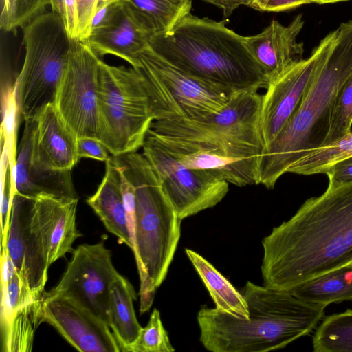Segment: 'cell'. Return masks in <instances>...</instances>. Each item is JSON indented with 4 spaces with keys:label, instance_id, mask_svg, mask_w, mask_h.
I'll use <instances>...</instances> for the list:
<instances>
[{
    "label": "cell",
    "instance_id": "6da1fadb",
    "mask_svg": "<svg viewBox=\"0 0 352 352\" xmlns=\"http://www.w3.org/2000/svg\"><path fill=\"white\" fill-rule=\"evenodd\" d=\"M262 245L263 285L277 290L352 263V182L306 200Z\"/></svg>",
    "mask_w": 352,
    "mask_h": 352
},
{
    "label": "cell",
    "instance_id": "7a4b0ae2",
    "mask_svg": "<svg viewBox=\"0 0 352 352\" xmlns=\"http://www.w3.org/2000/svg\"><path fill=\"white\" fill-rule=\"evenodd\" d=\"M248 319L203 306L197 319L200 342L212 352H263L283 349L310 334L327 305L304 301L290 291L248 281L241 290Z\"/></svg>",
    "mask_w": 352,
    "mask_h": 352
},
{
    "label": "cell",
    "instance_id": "3957f363",
    "mask_svg": "<svg viewBox=\"0 0 352 352\" xmlns=\"http://www.w3.org/2000/svg\"><path fill=\"white\" fill-rule=\"evenodd\" d=\"M135 190L124 201L128 228L140 276V311L151 307L165 280L181 236V222L160 177L146 157L136 152L111 157Z\"/></svg>",
    "mask_w": 352,
    "mask_h": 352
},
{
    "label": "cell",
    "instance_id": "277c9868",
    "mask_svg": "<svg viewBox=\"0 0 352 352\" xmlns=\"http://www.w3.org/2000/svg\"><path fill=\"white\" fill-rule=\"evenodd\" d=\"M352 74V21L342 23L300 107L259 158L258 184L274 188L302 158L322 147L337 94Z\"/></svg>",
    "mask_w": 352,
    "mask_h": 352
},
{
    "label": "cell",
    "instance_id": "5b68a950",
    "mask_svg": "<svg viewBox=\"0 0 352 352\" xmlns=\"http://www.w3.org/2000/svg\"><path fill=\"white\" fill-rule=\"evenodd\" d=\"M150 47L186 72L234 91L268 85L245 39L217 21L188 14L171 31L150 38Z\"/></svg>",
    "mask_w": 352,
    "mask_h": 352
},
{
    "label": "cell",
    "instance_id": "8992f818",
    "mask_svg": "<svg viewBox=\"0 0 352 352\" xmlns=\"http://www.w3.org/2000/svg\"><path fill=\"white\" fill-rule=\"evenodd\" d=\"M133 67L147 92L153 122L201 120L221 110L237 91L186 72L149 44L137 55Z\"/></svg>",
    "mask_w": 352,
    "mask_h": 352
},
{
    "label": "cell",
    "instance_id": "52a82bcc",
    "mask_svg": "<svg viewBox=\"0 0 352 352\" xmlns=\"http://www.w3.org/2000/svg\"><path fill=\"white\" fill-rule=\"evenodd\" d=\"M23 43L25 57L14 87L19 113L25 121H32L54 103L72 39L60 17L52 11L23 29Z\"/></svg>",
    "mask_w": 352,
    "mask_h": 352
},
{
    "label": "cell",
    "instance_id": "ba28073f",
    "mask_svg": "<svg viewBox=\"0 0 352 352\" xmlns=\"http://www.w3.org/2000/svg\"><path fill=\"white\" fill-rule=\"evenodd\" d=\"M100 140L113 156L143 146L153 122L149 98L138 72L100 60Z\"/></svg>",
    "mask_w": 352,
    "mask_h": 352
},
{
    "label": "cell",
    "instance_id": "9c48e42d",
    "mask_svg": "<svg viewBox=\"0 0 352 352\" xmlns=\"http://www.w3.org/2000/svg\"><path fill=\"white\" fill-rule=\"evenodd\" d=\"M262 95L257 89L236 91L219 111L201 120L154 121L155 133L176 140L222 149L241 157H260Z\"/></svg>",
    "mask_w": 352,
    "mask_h": 352
},
{
    "label": "cell",
    "instance_id": "30bf717a",
    "mask_svg": "<svg viewBox=\"0 0 352 352\" xmlns=\"http://www.w3.org/2000/svg\"><path fill=\"white\" fill-rule=\"evenodd\" d=\"M100 60L87 42L72 39L54 104L78 138L100 140Z\"/></svg>",
    "mask_w": 352,
    "mask_h": 352
},
{
    "label": "cell",
    "instance_id": "8fae6325",
    "mask_svg": "<svg viewBox=\"0 0 352 352\" xmlns=\"http://www.w3.org/2000/svg\"><path fill=\"white\" fill-rule=\"evenodd\" d=\"M143 155L156 170L179 219L215 206L229 191V183L201 170L188 168L148 132Z\"/></svg>",
    "mask_w": 352,
    "mask_h": 352
},
{
    "label": "cell",
    "instance_id": "7c38bea8",
    "mask_svg": "<svg viewBox=\"0 0 352 352\" xmlns=\"http://www.w3.org/2000/svg\"><path fill=\"white\" fill-rule=\"evenodd\" d=\"M120 276L113 264L111 252L103 241L82 244L72 251L56 286L43 295L71 298L109 325L110 288Z\"/></svg>",
    "mask_w": 352,
    "mask_h": 352
},
{
    "label": "cell",
    "instance_id": "4fadbf2b",
    "mask_svg": "<svg viewBox=\"0 0 352 352\" xmlns=\"http://www.w3.org/2000/svg\"><path fill=\"white\" fill-rule=\"evenodd\" d=\"M337 33L338 29L330 32L309 58L294 64L268 84L267 91L262 95L260 117L264 148L279 134L300 107L327 59Z\"/></svg>",
    "mask_w": 352,
    "mask_h": 352
},
{
    "label": "cell",
    "instance_id": "5bb4252c",
    "mask_svg": "<svg viewBox=\"0 0 352 352\" xmlns=\"http://www.w3.org/2000/svg\"><path fill=\"white\" fill-rule=\"evenodd\" d=\"M31 291L42 297L50 267L34 198L14 193L4 246Z\"/></svg>",
    "mask_w": 352,
    "mask_h": 352
},
{
    "label": "cell",
    "instance_id": "9a60e30c",
    "mask_svg": "<svg viewBox=\"0 0 352 352\" xmlns=\"http://www.w3.org/2000/svg\"><path fill=\"white\" fill-rule=\"evenodd\" d=\"M42 319L79 351H121L110 327L71 298L42 295Z\"/></svg>",
    "mask_w": 352,
    "mask_h": 352
},
{
    "label": "cell",
    "instance_id": "2e32d148",
    "mask_svg": "<svg viewBox=\"0 0 352 352\" xmlns=\"http://www.w3.org/2000/svg\"><path fill=\"white\" fill-rule=\"evenodd\" d=\"M149 132L188 168L205 171L240 187L258 185L260 157H241L222 149L162 136L151 129Z\"/></svg>",
    "mask_w": 352,
    "mask_h": 352
},
{
    "label": "cell",
    "instance_id": "e0dca14e",
    "mask_svg": "<svg viewBox=\"0 0 352 352\" xmlns=\"http://www.w3.org/2000/svg\"><path fill=\"white\" fill-rule=\"evenodd\" d=\"M77 140L54 104L50 103L34 120L32 160L47 170H72L80 160Z\"/></svg>",
    "mask_w": 352,
    "mask_h": 352
},
{
    "label": "cell",
    "instance_id": "ac0fdd59",
    "mask_svg": "<svg viewBox=\"0 0 352 352\" xmlns=\"http://www.w3.org/2000/svg\"><path fill=\"white\" fill-rule=\"evenodd\" d=\"M303 25L302 15L298 14L287 25L273 20L261 32L245 36L247 46L268 84L303 59V44L297 41Z\"/></svg>",
    "mask_w": 352,
    "mask_h": 352
},
{
    "label": "cell",
    "instance_id": "d6986e66",
    "mask_svg": "<svg viewBox=\"0 0 352 352\" xmlns=\"http://www.w3.org/2000/svg\"><path fill=\"white\" fill-rule=\"evenodd\" d=\"M34 120L25 121L23 136L16 151L15 166L11 172L14 194L34 198L47 195L63 200L78 199L73 184L72 170L45 169L31 158Z\"/></svg>",
    "mask_w": 352,
    "mask_h": 352
},
{
    "label": "cell",
    "instance_id": "ffe728a7",
    "mask_svg": "<svg viewBox=\"0 0 352 352\" xmlns=\"http://www.w3.org/2000/svg\"><path fill=\"white\" fill-rule=\"evenodd\" d=\"M78 201L63 200L47 195L34 197L50 266L66 253L72 252L74 242L81 236L76 223Z\"/></svg>",
    "mask_w": 352,
    "mask_h": 352
},
{
    "label": "cell",
    "instance_id": "44dd1931",
    "mask_svg": "<svg viewBox=\"0 0 352 352\" xmlns=\"http://www.w3.org/2000/svg\"><path fill=\"white\" fill-rule=\"evenodd\" d=\"M119 3L120 9L113 22L104 29L93 32L86 42L97 56L113 55L133 67L137 55L148 45L151 36Z\"/></svg>",
    "mask_w": 352,
    "mask_h": 352
},
{
    "label": "cell",
    "instance_id": "7402d4cb",
    "mask_svg": "<svg viewBox=\"0 0 352 352\" xmlns=\"http://www.w3.org/2000/svg\"><path fill=\"white\" fill-rule=\"evenodd\" d=\"M103 179L96 192L87 199L106 229L118 237L120 243L132 248L126 212L121 189L119 169L111 158L106 162Z\"/></svg>",
    "mask_w": 352,
    "mask_h": 352
},
{
    "label": "cell",
    "instance_id": "603a6c76",
    "mask_svg": "<svg viewBox=\"0 0 352 352\" xmlns=\"http://www.w3.org/2000/svg\"><path fill=\"white\" fill-rule=\"evenodd\" d=\"M151 37L171 31L190 13L192 0H120Z\"/></svg>",
    "mask_w": 352,
    "mask_h": 352
},
{
    "label": "cell",
    "instance_id": "cb8c5ba5",
    "mask_svg": "<svg viewBox=\"0 0 352 352\" xmlns=\"http://www.w3.org/2000/svg\"><path fill=\"white\" fill-rule=\"evenodd\" d=\"M137 299L131 283L122 275L111 285L109 294V325L121 351L126 352L142 329L133 307Z\"/></svg>",
    "mask_w": 352,
    "mask_h": 352
},
{
    "label": "cell",
    "instance_id": "d4e9b609",
    "mask_svg": "<svg viewBox=\"0 0 352 352\" xmlns=\"http://www.w3.org/2000/svg\"><path fill=\"white\" fill-rule=\"evenodd\" d=\"M185 252L213 300L215 309L239 318L248 319V307L241 292L201 255L188 248Z\"/></svg>",
    "mask_w": 352,
    "mask_h": 352
},
{
    "label": "cell",
    "instance_id": "484cf974",
    "mask_svg": "<svg viewBox=\"0 0 352 352\" xmlns=\"http://www.w3.org/2000/svg\"><path fill=\"white\" fill-rule=\"evenodd\" d=\"M290 292L304 301L327 306L352 301V263L306 281Z\"/></svg>",
    "mask_w": 352,
    "mask_h": 352
},
{
    "label": "cell",
    "instance_id": "4316f807",
    "mask_svg": "<svg viewBox=\"0 0 352 352\" xmlns=\"http://www.w3.org/2000/svg\"><path fill=\"white\" fill-rule=\"evenodd\" d=\"M42 322V298L17 309L5 336L1 338V351H31L35 331Z\"/></svg>",
    "mask_w": 352,
    "mask_h": 352
},
{
    "label": "cell",
    "instance_id": "83f0119b",
    "mask_svg": "<svg viewBox=\"0 0 352 352\" xmlns=\"http://www.w3.org/2000/svg\"><path fill=\"white\" fill-rule=\"evenodd\" d=\"M312 345L315 352H352V309L323 317Z\"/></svg>",
    "mask_w": 352,
    "mask_h": 352
},
{
    "label": "cell",
    "instance_id": "f1b7e54d",
    "mask_svg": "<svg viewBox=\"0 0 352 352\" xmlns=\"http://www.w3.org/2000/svg\"><path fill=\"white\" fill-rule=\"evenodd\" d=\"M352 155V131L328 146L321 147L302 158L287 173L302 175L324 173L333 164Z\"/></svg>",
    "mask_w": 352,
    "mask_h": 352
},
{
    "label": "cell",
    "instance_id": "f546056e",
    "mask_svg": "<svg viewBox=\"0 0 352 352\" xmlns=\"http://www.w3.org/2000/svg\"><path fill=\"white\" fill-rule=\"evenodd\" d=\"M50 0H1L0 28L7 32L23 29L45 13Z\"/></svg>",
    "mask_w": 352,
    "mask_h": 352
},
{
    "label": "cell",
    "instance_id": "4dcf8cb0",
    "mask_svg": "<svg viewBox=\"0 0 352 352\" xmlns=\"http://www.w3.org/2000/svg\"><path fill=\"white\" fill-rule=\"evenodd\" d=\"M351 126L352 74L344 82L335 99L329 130L323 146L333 144L347 135L351 131Z\"/></svg>",
    "mask_w": 352,
    "mask_h": 352
},
{
    "label": "cell",
    "instance_id": "1f68e13d",
    "mask_svg": "<svg viewBox=\"0 0 352 352\" xmlns=\"http://www.w3.org/2000/svg\"><path fill=\"white\" fill-rule=\"evenodd\" d=\"M168 333L161 320L160 314L155 308L145 327H142L135 342L126 352H173Z\"/></svg>",
    "mask_w": 352,
    "mask_h": 352
},
{
    "label": "cell",
    "instance_id": "d6a6232c",
    "mask_svg": "<svg viewBox=\"0 0 352 352\" xmlns=\"http://www.w3.org/2000/svg\"><path fill=\"white\" fill-rule=\"evenodd\" d=\"M14 195V185L10 168L9 157L6 152L1 155V246L6 245L9 230L10 212Z\"/></svg>",
    "mask_w": 352,
    "mask_h": 352
},
{
    "label": "cell",
    "instance_id": "836d02e7",
    "mask_svg": "<svg viewBox=\"0 0 352 352\" xmlns=\"http://www.w3.org/2000/svg\"><path fill=\"white\" fill-rule=\"evenodd\" d=\"M100 0H76L78 17L76 38L86 42L91 34L93 19Z\"/></svg>",
    "mask_w": 352,
    "mask_h": 352
},
{
    "label": "cell",
    "instance_id": "e575fe53",
    "mask_svg": "<svg viewBox=\"0 0 352 352\" xmlns=\"http://www.w3.org/2000/svg\"><path fill=\"white\" fill-rule=\"evenodd\" d=\"M52 12L57 14L65 25L71 39L76 38L78 17L76 0H50Z\"/></svg>",
    "mask_w": 352,
    "mask_h": 352
},
{
    "label": "cell",
    "instance_id": "d590c367",
    "mask_svg": "<svg viewBox=\"0 0 352 352\" xmlns=\"http://www.w3.org/2000/svg\"><path fill=\"white\" fill-rule=\"evenodd\" d=\"M77 152L80 159L91 158L106 162L111 158L104 144L92 137L78 138Z\"/></svg>",
    "mask_w": 352,
    "mask_h": 352
},
{
    "label": "cell",
    "instance_id": "8d00e7d4",
    "mask_svg": "<svg viewBox=\"0 0 352 352\" xmlns=\"http://www.w3.org/2000/svg\"><path fill=\"white\" fill-rule=\"evenodd\" d=\"M323 174L327 175L330 187L352 182V155L333 164Z\"/></svg>",
    "mask_w": 352,
    "mask_h": 352
},
{
    "label": "cell",
    "instance_id": "74e56055",
    "mask_svg": "<svg viewBox=\"0 0 352 352\" xmlns=\"http://www.w3.org/2000/svg\"><path fill=\"white\" fill-rule=\"evenodd\" d=\"M120 9L119 1L107 3L100 7L93 19L91 33L109 27L115 20Z\"/></svg>",
    "mask_w": 352,
    "mask_h": 352
},
{
    "label": "cell",
    "instance_id": "f35d334b",
    "mask_svg": "<svg viewBox=\"0 0 352 352\" xmlns=\"http://www.w3.org/2000/svg\"><path fill=\"white\" fill-rule=\"evenodd\" d=\"M311 3L314 0H267L263 11L281 12Z\"/></svg>",
    "mask_w": 352,
    "mask_h": 352
},
{
    "label": "cell",
    "instance_id": "ab89813d",
    "mask_svg": "<svg viewBox=\"0 0 352 352\" xmlns=\"http://www.w3.org/2000/svg\"><path fill=\"white\" fill-rule=\"evenodd\" d=\"M223 11L225 16H230L241 6H252L250 0H204Z\"/></svg>",
    "mask_w": 352,
    "mask_h": 352
},
{
    "label": "cell",
    "instance_id": "60d3db41",
    "mask_svg": "<svg viewBox=\"0 0 352 352\" xmlns=\"http://www.w3.org/2000/svg\"><path fill=\"white\" fill-rule=\"evenodd\" d=\"M252 2L251 8L263 11V7L267 0H250Z\"/></svg>",
    "mask_w": 352,
    "mask_h": 352
},
{
    "label": "cell",
    "instance_id": "b9f144b4",
    "mask_svg": "<svg viewBox=\"0 0 352 352\" xmlns=\"http://www.w3.org/2000/svg\"><path fill=\"white\" fill-rule=\"evenodd\" d=\"M348 0H314V3H319V4H324V3H332L340 1H345Z\"/></svg>",
    "mask_w": 352,
    "mask_h": 352
}]
</instances>
